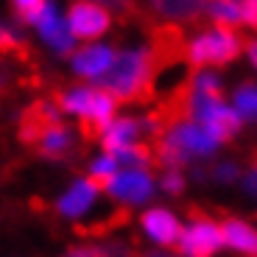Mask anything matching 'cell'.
<instances>
[{
    "instance_id": "1",
    "label": "cell",
    "mask_w": 257,
    "mask_h": 257,
    "mask_svg": "<svg viewBox=\"0 0 257 257\" xmlns=\"http://www.w3.org/2000/svg\"><path fill=\"white\" fill-rule=\"evenodd\" d=\"M165 53L160 48H132L120 51L112 62L109 73L98 81L103 92H109L117 103H135L151 98L157 70H160V59Z\"/></svg>"
},
{
    "instance_id": "2",
    "label": "cell",
    "mask_w": 257,
    "mask_h": 257,
    "mask_svg": "<svg viewBox=\"0 0 257 257\" xmlns=\"http://www.w3.org/2000/svg\"><path fill=\"white\" fill-rule=\"evenodd\" d=\"M20 140L31 146L42 160L64 162L76 154V135L62 123L56 103L37 101L20 115Z\"/></svg>"
},
{
    "instance_id": "3",
    "label": "cell",
    "mask_w": 257,
    "mask_h": 257,
    "mask_svg": "<svg viewBox=\"0 0 257 257\" xmlns=\"http://www.w3.org/2000/svg\"><path fill=\"white\" fill-rule=\"evenodd\" d=\"M56 109L76 115L81 120V135L90 140H101V135L115 123L117 101L103 92L98 84H84V87H70V90L56 92Z\"/></svg>"
},
{
    "instance_id": "4",
    "label": "cell",
    "mask_w": 257,
    "mask_h": 257,
    "mask_svg": "<svg viewBox=\"0 0 257 257\" xmlns=\"http://www.w3.org/2000/svg\"><path fill=\"white\" fill-rule=\"evenodd\" d=\"M246 51L235 28H210L201 31L185 45V59L193 67H210V64H229Z\"/></svg>"
},
{
    "instance_id": "5",
    "label": "cell",
    "mask_w": 257,
    "mask_h": 257,
    "mask_svg": "<svg viewBox=\"0 0 257 257\" xmlns=\"http://www.w3.org/2000/svg\"><path fill=\"white\" fill-rule=\"evenodd\" d=\"M67 28H70L73 39H84V42H95L98 37L109 31L112 26V14L101 3H90V0H78L67 9L64 14Z\"/></svg>"
},
{
    "instance_id": "6",
    "label": "cell",
    "mask_w": 257,
    "mask_h": 257,
    "mask_svg": "<svg viewBox=\"0 0 257 257\" xmlns=\"http://www.w3.org/2000/svg\"><path fill=\"white\" fill-rule=\"evenodd\" d=\"M221 249H224V232L210 218H196L190 226H185L176 243V251L182 257H212Z\"/></svg>"
},
{
    "instance_id": "7",
    "label": "cell",
    "mask_w": 257,
    "mask_h": 257,
    "mask_svg": "<svg viewBox=\"0 0 257 257\" xmlns=\"http://www.w3.org/2000/svg\"><path fill=\"white\" fill-rule=\"evenodd\" d=\"M115 56H117L115 48L90 42V45H84L81 51H73V70H76V76L87 78V81H101V78L109 73Z\"/></svg>"
},
{
    "instance_id": "8",
    "label": "cell",
    "mask_w": 257,
    "mask_h": 257,
    "mask_svg": "<svg viewBox=\"0 0 257 257\" xmlns=\"http://www.w3.org/2000/svg\"><path fill=\"white\" fill-rule=\"evenodd\" d=\"M151 190H154V179L148 171H120L106 187L109 196H115L117 201H126V204H143L151 196Z\"/></svg>"
},
{
    "instance_id": "9",
    "label": "cell",
    "mask_w": 257,
    "mask_h": 257,
    "mask_svg": "<svg viewBox=\"0 0 257 257\" xmlns=\"http://www.w3.org/2000/svg\"><path fill=\"white\" fill-rule=\"evenodd\" d=\"M140 226L146 229V235L151 240H157L160 246H176L182 238V229L185 226L176 221V215L171 210H162V207H154V210H146L140 215Z\"/></svg>"
},
{
    "instance_id": "10",
    "label": "cell",
    "mask_w": 257,
    "mask_h": 257,
    "mask_svg": "<svg viewBox=\"0 0 257 257\" xmlns=\"http://www.w3.org/2000/svg\"><path fill=\"white\" fill-rule=\"evenodd\" d=\"M140 132H143V120H135V117H115V123L101 135L103 154H109V157L126 154L128 148H135L137 143H140Z\"/></svg>"
},
{
    "instance_id": "11",
    "label": "cell",
    "mask_w": 257,
    "mask_h": 257,
    "mask_svg": "<svg viewBox=\"0 0 257 257\" xmlns=\"http://www.w3.org/2000/svg\"><path fill=\"white\" fill-rule=\"evenodd\" d=\"M98 193H101V187L84 176V179L76 182V185L67 187V193L59 199L56 207H59L62 215H67V218H78V215H84V212L92 207V201L98 199Z\"/></svg>"
},
{
    "instance_id": "12",
    "label": "cell",
    "mask_w": 257,
    "mask_h": 257,
    "mask_svg": "<svg viewBox=\"0 0 257 257\" xmlns=\"http://www.w3.org/2000/svg\"><path fill=\"white\" fill-rule=\"evenodd\" d=\"M221 232H224V246H229L232 251H238L243 257H257V229L251 224L226 218L221 224Z\"/></svg>"
},
{
    "instance_id": "13",
    "label": "cell",
    "mask_w": 257,
    "mask_h": 257,
    "mask_svg": "<svg viewBox=\"0 0 257 257\" xmlns=\"http://www.w3.org/2000/svg\"><path fill=\"white\" fill-rule=\"evenodd\" d=\"M37 31L45 37V42L51 48H56L59 53H73V45H76V39H73L70 28H67V20L62 14H56V9H51L42 23L37 26Z\"/></svg>"
},
{
    "instance_id": "14",
    "label": "cell",
    "mask_w": 257,
    "mask_h": 257,
    "mask_svg": "<svg viewBox=\"0 0 257 257\" xmlns=\"http://www.w3.org/2000/svg\"><path fill=\"white\" fill-rule=\"evenodd\" d=\"M62 257H135V254L128 251V246L109 240V243H84V246H73V249H67Z\"/></svg>"
},
{
    "instance_id": "15",
    "label": "cell",
    "mask_w": 257,
    "mask_h": 257,
    "mask_svg": "<svg viewBox=\"0 0 257 257\" xmlns=\"http://www.w3.org/2000/svg\"><path fill=\"white\" fill-rule=\"evenodd\" d=\"M51 3L45 0H14L12 3V12L20 23H26V26H39L42 20L51 14Z\"/></svg>"
},
{
    "instance_id": "16",
    "label": "cell",
    "mask_w": 257,
    "mask_h": 257,
    "mask_svg": "<svg viewBox=\"0 0 257 257\" xmlns=\"http://www.w3.org/2000/svg\"><path fill=\"white\" fill-rule=\"evenodd\" d=\"M204 12L215 20L218 28L243 26V9H240V3H229V0H224V3H210V6H204Z\"/></svg>"
},
{
    "instance_id": "17",
    "label": "cell",
    "mask_w": 257,
    "mask_h": 257,
    "mask_svg": "<svg viewBox=\"0 0 257 257\" xmlns=\"http://www.w3.org/2000/svg\"><path fill=\"white\" fill-rule=\"evenodd\" d=\"M235 112H238L240 117H249V120H257V84H246V87H240L238 92H235Z\"/></svg>"
},
{
    "instance_id": "18",
    "label": "cell",
    "mask_w": 257,
    "mask_h": 257,
    "mask_svg": "<svg viewBox=\"0 0 257 257\" xmlns=\"http://www.w3.org/2000/svg\"><path fill=\"white\" fill-rule=\"evenodd\" d=\"M157 12H162L165 17H196L199 12H204V6H199V3H157Z\"/></svg>"
},
{
    "instance_id": "19",
    "label": "cell",
    "mask_w": 257,
    "mask_h": 257,
    "mask_svg": "<svg viewBox=\"0 0 257 257\" xmlns=\"http://www.w3.org/2000/svg\"><path fill=\"white\" fill-rule=\"evenodd\" d=\"M23 37L6 23H0V53H23Z\"/></svg>"
},
{
    "instance_id": "20",
    "label": "cell",
    "mask_w": 257,
    "mask_h": 257,
    "mask_svg": "<svg viewBox=\"0 0 257 257\" xmlns=\"http://www.w3.org/2000/svg\"><path fill=\"white\" fill-rule=\"evenodd\" d=\"M182 187H185V179H182L179 171H165V176H162V190L165 193H182Z\"/></svg>"
},
{
    "instance_id": "21",
    "label": "cell",
    "mask_w": 257,
    "mask_h": 257,
    "mask_svg": "<svg viewBox=\"0 0 257 257\" xmlns=\"http://www.w3.org/2000/svg\"><path fill=\"white\" fill-rule=\"evenodd\" d=\"M243 9V26L254 28L257 31V0H249V3H240Z\"/></svg>"
},
{
    "instance_id": "22",
    "label": "cell",
    "mask_w": 257,
    "mask_h": 257,
    "mask_svg": "<svg viewBox=\"0 0 257 257\" xmlns=\"http://www.w3.org/2000/svg\"><path fill=\"white\" fill-rule=\"evenodd\" d=\"M246 53H249L251 64L257 67V39H249V42H246Z\"/></svg>"
},
{
    "instance_id": "23",
    "label": "cell",
    "mask_w": 257,
    "mask_h": 257,
    "mask_svg": "<svg viewBox=\"0 0 257 257\" xmlns=\"http://www.w3.org/2000/svg\"><path fill=\"white\" fill-rule=\"evenodd\" d=\"M6 84H9V78H6V73H3V67H0V95L6 92Z\"/></svg>"
},
{
    "instance_id": "24",
    "label": "cell",
    "mask_w": 257,
    "mask_h": 257,
    "mask_svg": "<svg viewBox=\"0 0 257 257\" xmlns=\"http://www.w3.org/2000/svg\"><path fill=\"white\" fill-rule=\"evenodd\" d=\"M137 257H176V254H168V251H148V254H137Z\"/></svg>"
}]
</instances>
